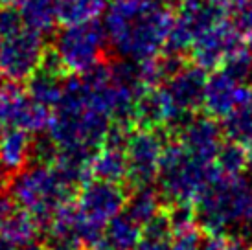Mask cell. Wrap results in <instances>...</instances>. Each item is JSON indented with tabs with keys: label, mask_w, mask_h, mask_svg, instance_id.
Here are the masks:
<instances>
[{
	"label": "cell",
	"mask_w": 252,
	"mask_h": 250,
	"mask_svg": "<svg viewBox=\"0 0 252 250\" xmlns=\"http://www.w3.org/2000/svg\"><path fill=\"white\" fill-rule=\"evenodd\" d=\"M173 24L169 0H109L103 30L109 48L129 61L160 56Z\"/></svg>",
	"instance_id": "6da1fadb"
},
{
	"label": "cell",
	"mask_w": 252,
	"mask_h": 250,
	"mask_svg": "<svg viewBox=\"0 0 252 250\" xmlns=\"http://www.w3.org/2000/svg\"><path fill=\"white\" fill-rule=\"evenodd\" d=\"M197 226L204 234L241 237L252 245V177L219 173L193 202Z\"/></svg>",
	"instance_id": "7a4b0ae2"
},
{
	"label": "cell",
	"mask_w": 252,
	"mask_h": 250,
	"mask_svg": "<svg viewBox=\"0 0 252 250\" xmlns=\"http://www.w3.org/2000/svg\"><path fill=\"white\" fill-rule=\"evenodd\" d=\"M111 116L92 101L81 76L64 81L61 101L52 111L48 134L59 149L96 155L105 144Z\"/></svg>",
	"instance_id": "3957f363"
},
{
	"label": "cell",
	"mask_w": 252,
	"mask_h": 250,
	"mask_svg": "<svg viewBox=\"0 0 252 250\" xmlns=\"http://www.w3.org/2000/svg\"><path fill=\"white\" fill-rule=\"evenodd\" d=\"M9 197L44 226L64 204L76 201L77 188L59 173L54 164H30L11 177Z\"/></svg>",
	"instance_id": "277c9868"
},
{
	"label": "cell",
	"mask_w": 252,
	"mask_h": 250,
	"mask_svg": "<svg viewBox=\"0 0 252 250\" xmlns=\"http://www.w3.org/2000/svg\"><path fill=\"white\" fill-rule=\"evenodd\" d=\"M221 171L212 162H203L189 155L177 140H169L160 160L157 188L166 204H193L204 186Z\"/></svg>",
	"instance_id": "5b68a950"
},
{
	"label": "cell",
	"mask_w": 252,
	"mask_h": 250,
	"mask_svg": "<svg viewBox=\"0 0 252 250\" xmlns=\"http://www.w3.org/2000/svg\"><path fill=\"white\" fill-rule=\"evenodd\" d=\"M107 46L105 30L98 21L64 24L54 39L52 57L66 74L79 76L98 66Z\"/></svg>",
	"instance_id": "8992f818"
},
{
	"label": "cell",
	"mask_w": 252,
	"mask_h": 250,
	"mask_svg": "<svg viewBox=\"0 0 252 250\" xmlns=\"http://www.w3.org/2000/svg\"><path fill=\"white\" fill-rule=\"evenodd\" d=\"M173 24L169 28L164 52L184 56L204 30L226 19L230 6L223 0H179L175 4Z\"/></svg>",
	"instance_id": "52a82bcc"
},
{
	"label": "cell",
	"mask_w": 252,
	"mask_h": 250,
	"mask_svg": "<svg viewBox=\"0 0 252 250\" xmlns=\"http://www.w3.org/2000/svg\"><path fill=\"white\" fill-rule=\"evenodd\" d=\"M166 132L168 129H133L126 146L127 189L157 182L164 147L171 140Z\"/></svg>",
	"instance_id": "ba28073f"
},
{
	"label": "cell",
	"mask_w": 252,
	"mask_h": 250,
	"mask_svg": "<svg viewBox=\"0 0 252 250\" xmlns=\"http://www.w3.org/2000/svg\"><path fill=\"white\" fill-rule=\"evenodd\" d=\"M44 35L22 26L0 42V76L7 81H26L44 61Z\"/></svg>",
	"instance_id": "9c48e42d"
},
{
	"label": "cell",
	"mask_w": 252,
	"mask_h": 250,
	"mask_svg": "<svg viewBox=\"0 0 252 250\" xmlns=\"http://www.w3.org/2000/svg\"><path fill=\"white\" fill-rule=\"evenodd\" d=\"M52 109L35 103L28 92L17 87L13 81L0 85V132L7 129H26L44 132L48 129Z\"/></svg>",
	"instance_id": "30bf717a"
},
{
	"label": "cell",
	"mask_w": 252,
	"mask_h": 250,
	"mask_svg": "<svg viewBox=\"0 0 252 250\" xmlns=\"http://www.w3.org/2000/svg\"><path fill=\"white\" fill-rule=\"evenodd\" d=\"M126 184L94 179L87 181L76 195V208L85 221L105 228V224L124 210L127 201Z\"/></svg>",
	"instance_id": "8fae6325"
},
{
	"label": "cell",
	"mask_w": 252,
	"mask_h": 250,
	"mask_svg": "<svg viewBox=\"0 0 252 250\" xmlns=\"http://www.w3.org/2000/svg\"><path fill=\"white\" fill-rule=\"evenodd\" d=\"M208 76L206 70L199 64H182L162 83L171 107L181 120L195 114L204 103Z\"/></svg>",
	"instance_id": "7c38bea8"
},
{
	"label": "cell",
	"mask_w": 252,
	"mask_h": 250,
	"mask_svg": "<svg viewBox=\"0 0 252 250\" xmlns=\"http://www.w3.org/2000/svg\"><path fill=\"white\" fill-rule=\"evenodd\" d=\"M171 138L177 140L189 155L212 164L221 144L224 142L223 125L217 118L206 114H191L184 120Z\"/></svg>",
	"instance_id": "4fadbf2b"
},
{
	"label": "cell",
	"mask_w": 252,
	"mask_h": 250,
	"mask_svg": "<svg viewBox=\"0 0 252 250\" xmlns=\"http://www.w3.org/2000/svg\"><path fill=\"white\" fill-rule=\"evenodd\" d=\"M241 44V31L228 19L217 22L197 37L191 44V59L204 70H217L224 59Z\"/></svg>",
	"instance_id": "5bb4252c"
},
{
	"label": "cell",
	"mask_w": 252,
	"mask_h": 250,
	"mask_svg": "<svg viewBox=\"0 0 252 250\" xmlns=\"http://www.w3.org/2000/svg\"><path fill=\"white\" fill-rule=\"evenodd\" d=\"M247 89H249L247 85L239 83L238 79H234L223 68H217L212 76H208L203 107L210 116L223 120L243 99Z\"/></svg>",
	"instance_id": "9a60e30c"
},
{
	"label": "cell",
	"mask_w": 252,
	"mask_h": 250,
	"mask_svg": "<svg viewBox=\"0 0 252 250\" xmlns=\"http://www.w3.org/2000/svg\"><path fill=\"white\" fill-rule=\"evenodd\" d=\"M64 70L61 64L54 59V57H44L41 66L26 79V92L28 96L35 101V103L48 107V109H56V105L61 101L64 91V81L63 79Z\"/></svg>",
	"instance_id": "2e32d148"
},
{
	"label": "cell",
	"mask_w": 252,
	"mask_h": 250,
	"mask_svg": "<svg viewBox=\"0 0 252 250\" xmlns=\"http://www.w3.org/2000/svg\"><path fill=\"white\" fill-rule=\"evenodd\" d=\"M33 132L26 129H7L0 132V166L15 175L30 164Z\"/></svg>",
	"instance_id": "e0dca14e"
},
{
	"label": "cell",
	"mask_w": 252,
	"mask_h": 250,
	"mask_svg": "<svg viewBox=\"0 0 252 250\" xmlns=\"http://www.w3.org/2000/svg\"><path fill=\"white\" fill-rule=\"evenodd\" d=\"M92 177L101 181L126 184L127 177V155L126 147L101 146L92 156Z\"/></svg>",
	"instance_id": "ac0fdd59"
},
{
	"label": "cell",
	"mask_w": 252,
	"mask_h": 250,
	"mask_svg": "<svg viewBox=\"0 0 252 250\" xmlns=\"http://www.w3.org/2000/svg\"><path fill=\"white\" fill-rule=\"evenodd\" d=\"M19 13L24 26L41 35H48L59 22L57 0H19Z\"/></svg>",
	"instance_id": "d6986e66"
},
{
	"label": "cell",
	"mask_w": 252,
	"mask_h": 250,
	"mask_svg": "<svg viewBox=\"0 0 252 250\" xmlns=\"http://www.w3.org/2000/svg\"><path fill=\"white\" fill-rule=\"evenodd\" d=\"M162 204H164V199H162L158 188L155 186V184H149V186H140L129 189L124 212L144 226L146 222H149L157 214H160L162 210H164Z\"/></svg>",
	"instance_id": "ffe728a7"
},
{
	"label": "cell",
	"mask_w": 252,
	"mask_h": 250,
	"mask_svg": "<svg viewBox=\"0 0 252 250\" xmlns=\"http://www.w3.org/2000/svg\"><path fill=\"white\" fill-rule=\"evenodd\" d=\"M224 138L238 142L243 146H252V87L247 89L243 99L236 105V109L228 112L221 122Z\"/></svg>",
	"instance_id": "44dd1931"
},
{
	"label": "cell",
	"mask_w": 252,
	"mask_h": 250,
	"mask_svg": "<svg viewBox=\"0 0 252 250\" xmlns=\"http://www.w3.org/2000/svg\"><path fill=\"white\" fill-rule=\"evenodd\" d=\"M142 228L144 226L140 222H136L122 210L105 224L103 239L116 250H134L142 239Z\"/></svg>",
	"instance_id": "7402d4cb"
},
{
	"label": "cell",
	"mask_w": 252,
	"mask_h": 250,
	"mask_svg": "<svg viewBox=\"0 0 252 250\" xmlns=\"http://www.w3.org/2000/svg\"><path fill=\"white\" fill-rule=\"evenodd\" d=\"M42 232L41 222L35 217L21 210L19 206L7 216V219L2 224L0 236L17 245H28L33 241H39V234Z\"/></svg>",
	"instance_id": "603a6c76"
},
{
	"label": "cell",
	"mask_w": 252,
	"mask_h": 250,
	"mask_svg": "<svg viewBox=\"0 0 252 250\" xmlns=\"http://www.w3.org/2000/svg\"><path fill=\"white\" fill-rule=\"evenodd\" d=\"M109 0H57L59 22L76 24V22L98 21L103 15Z\"/></svg>",
	"instance_id": "cb8c5ba5"
},
{
	"label": "cell",
	"mask_w": 252,
	"mask_h": 250,
	"mask_svg": "<svg viewBox=\"0 0 252 250\" xmlns=\"http://www.w3.org/2000/svg\"><path fill=\"white\" fill-rule=\"evenodd\" d=\"M214 164L224 175H239L249 167V147L238 142L226 140L221 144Z\"/></svg>",
	"instance_id": "d4e9b609"
},
{
	"label": "cell",
	"mask_w": 252,
	"mask_h": 250,
	"mask_svg": "<svg viewBox=\"0 0 252 250\" xmlns=\"http://www.w3.org/2000/svg\"><path fill=\"white\" fill-rule=\"evenodd\" d=\"M221 68L230 74L239 83L247 85L252 81V52L247 44H239L238 48L232 52L230 56L224 59Z\"/></svg>",
	"instance_id": "484cf974"
},
{
	"label": "cell",
	"mask_w": 252,
	"mask_h": 250,
	"mask_svg": "<svg viewBox=\"0 0 252 250\" xmlns=\"http://www.w3.org/2000/svg\"><path fill=\"white\" fill-rule=\"evenodd\" d=\"M24 26L21 19L19 7L13 6H0V37L4 39L7 35L15 33Z\"/></svg>",
	"instance_id": "4316f807"
},
{
	"label": "cell",
	"mask_w": 252,
	"mask_h": 250,
	"mask_svg": "<svg viewBox=\"0 0 252 250\" xmlns=\"http://www.w3.org/2000/svg\"><path fill=\"white\" fill-rule=\"evenodd\" d=\"M15 208H17V204L13 202V199L4 193H0V230H2V224H4V221L7 219V216H9Z\"/></svg>",
	"instance_id": "83f0119b"
},
{
	"label": "cell",
	"mask_w": 252,
	"mask_h": 250,
	"mask_svg": "<svg viewBox=\"0 0 252 250\" xmlns=\"http://www.w3.org/2000/svg\"><path fill=\"white\" fill-rule=\"evenodd\" d=\"M226 250H252V245L247 243L241 237H228V245Z\"/></svg>",
	"instance_id": "f1b7e54d"
},
{
	"label": "cell",
	"mask_w": 252,
	"mask_h": 250,
	"mask_svg": "<svg viewBox=\"0 0 252 250\" xmlns=\"http://www.w3.org/2000/svg\"><path fill=\"white\" fill-rule=\"evenodd\" d=\"M0 250H24V245H17L0 236Z\"/></svg>",
	"instance_id": "f546056e"
},
{
	"label": "cell",
	"mask_w": 252,
	"mask_h": 250,
	"mask_svg": "<svg viewBox=\"0 0 252 250\" xmlns=\"http://www.w3.org/2000/svg\"><path fill=\"white\" fill-rule=\"evenodd\" d=\"M228 6L232 9H236V7H252V0H228Z\"/></svg>",
	"instance_id": "4dcf8cb0"
},
{
	"label": "cell",
	"mask_w": 252,
	"mask_h": 250,
	"mask_svg": "<svg viewBox=\"0 0 252 250\" xmlns=\"http://www.w3.org/2000/svg\"><path fill=\"white\" fill-rule=\"evenodd\" d=\"M89 250H116V249H114L112 245L107 243L105 239H101L99 243H96V245H94V247H92V249H89Z\"/></svg>",
	"instance_id": "1f68e13d"
},
{
	"label": "cell",
	"mask_w": 252,
	"mask_h": 250,
	"mask_svg": "<svg viewBox=\"0 0 252 250\" xmlns=\"http://www.w3.org/2000/svg\"><path fill=\"white\" fill-rule=\"evenodd\" d=\"M245 37H247V46H249V50L252 52V28L249 30V31H247Z\"/></svg>",
	"instance_id": "d6a6232c"
},
{
	"label": "cell",
	"mask_w": 252,
	"mask_h": 250,
	"mask_svg": "<svg viewBox=\"0 0 252 250\" xmlns=\"http://www.w3.org/2000/svg\"><path fill=\"white\" fill-rule=\"evenodd\" d=\"M249 167L252 169V146L249 147Z\"/></svg>",
	"instance_id": "836d02e7"
},
{
	"label": "cell",
	"mask_w": 252,
	"mask_h": 250,
	"mask_svg": "<svg viewBox=\"0 0 252 250\" xmlns=\"http://www.w3.org/2000/svg\"><path fill=\"white\" fill-rule=\"evenodd\" d=\"M72 250H87L85 247H77V249H72Z\"/></svg>",
	"instance_id": "e575fe53"
},
{
	"label": "cell",
	"mask_w": 252,
	"mask_h": 250,
	"mask_svg": "<svg viewBox=\"0 0 252 250\" xmlns=\"http://www.w3.org/2000/svg\"><path fill=\"white\" fill-rule=\"evenodd\" d=\"M4 2H7V0H0V4H4Z\"/></svg>",
	"instance_id": "d590c367"
},
{
	"label": "cell",
	"mask_w": 252,
	"mask_h": 250,
	"mask_svg": "<svg viewBox=\"0 0 252 250\" xmlns=\"http://www.w3.org/2000/svg\"><path fill=\"white\" fill-rule=\"evenodd\" d=\"M223 2H226V4H228V0H223Z\"/></svg>",
	"instance_id": "8d00e7d4"
}]
</instances>
